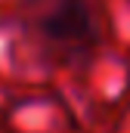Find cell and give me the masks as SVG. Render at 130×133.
<instances>
[{
    "instance_id": "1",
    "label": "cell",
    "mask_w": 130,
    "mask_h": 133,
    "mask_svg": "<svg viewBox=\"0 0 130 133\" xmlns=\"http://www.w3.org/2000/svg\"><path fill=\"white\" fill-rule=\"evenodd\" d=\"M43 34L53 43H62L65 50H84L93 43V19L90 9L81 0H56L43 16Z\"/></svg>"
}]
</instances>
